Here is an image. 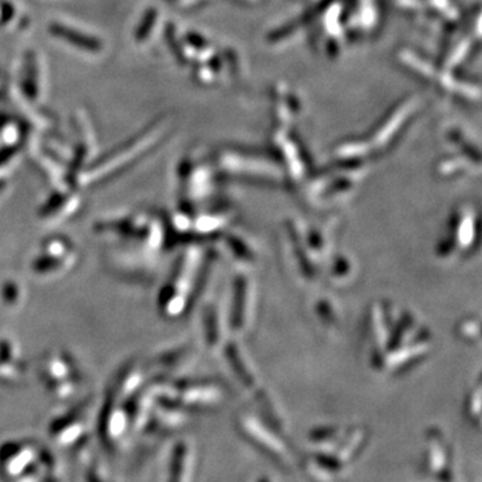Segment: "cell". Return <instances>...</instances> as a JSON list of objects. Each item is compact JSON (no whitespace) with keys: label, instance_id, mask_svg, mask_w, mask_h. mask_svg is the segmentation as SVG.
Wrapping results in <instances>:
<instances>
[{"label":"cell","instance_id":"cell-1","mask_svg":"<svg viewBox=\"0 0 482 482\" xmlns=\"http://www.w3.org/2000/svg\"><path fill=\"white\" fill-rule=\"evenodd\" d=\"M51 31L53 34H55L57 37L62 38L64 41L80 47V48H84V50H89V51H98L101 48V42L89 37V35H84L81 34L80 31H75L73 28H68V27H64V26H61V24H54L51 27Z\"/></svg>","mask_w":482,"mask_h":482},{"label":"cell","instance_id":"cell-2","mask_svg":"<svg viewBox=\"0 0 482 482\" xmlns=\"http://www.w3.org/2000/svg\"><path fill=\"white\" fill-rule=\"evenodd\" d=\"M151 24H153V15L150 17V12L147 14V19H145V23L140 27V30H138V38H141V39H144L145 37H147V31H149V28L151 27Z\"/></svg>","mask_w":482,"mask_h":482}]
</instances>
